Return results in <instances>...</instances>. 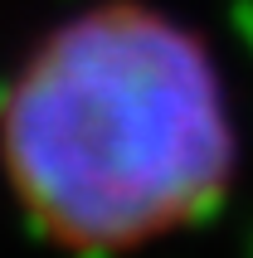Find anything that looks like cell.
Masks as SVG:
<instances>
[{
	"label": "cell",
	"mask_w": 253,
	"mask_h": 258,
	"mask_svg": "<svg viewBox=\"0 0 253 258\" xmlns=\"http://www.w3.org/2000/svg\"><path fill=\"white\" fill-rule=\"evenodd\" d=\"M234 112L210 49L151 5H93L25 58L0 107V171L73 253H132L229 195Z\"/></svg>",
	"instance_id": "obj_1"
}]
</instances>
